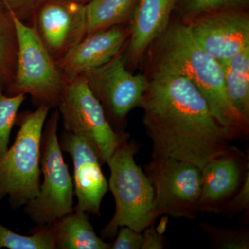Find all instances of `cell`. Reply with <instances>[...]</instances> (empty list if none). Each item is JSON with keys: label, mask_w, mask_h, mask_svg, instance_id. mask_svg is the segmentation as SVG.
I'll list each match as a JSON object with an SVG mask.
<instances>
[{"label": "cell", "mask_w": 249, "mask_h": 249, "mask_svg": "<svg viewBox=\"0 0 249 249\" xmlns=\"http://www.w3.org/2000/svg\"><path fill=\"white\" fill-rule=\"evenodd\" d=\"M129 37L128 24L88 34L70 55L58 64L65 79L82 76L107 63L124 52Z\"/></svg>", "instance_id": "cell-14"}, {"label": "cell", "mask_w": 249, "mask_h": 249, "mask_svg": "<svg viewBox=\"0 0 249 249\" xmlns=\"http://www.w3.org/2000/svg\"><path fill=\"white\" fill-rule=\"evenodd\" d=\"M59 142L62 151L70 154L73 160V186L77 197L73 211L100 217L101 202L109 187L97 152L85 139L65 130Z\"/></svg>", "instance_id": "cell-12"}, {"label": "cell", "mask_w": 249, "mask_h": 249, "mask_svg": "<svg viewBox=\"0 0 249 249\" xmlns=\"http://www.w3.org/2000/svg\"><path fill=\"white\" fill-rule=\"evenodd\" d=\"M56 249H110L96 235L89 220V214L73 212L52 223Z\"/></svg>", "instance_id": "cell-16"}, {"label": "cell", "mask_w": 249, "mask_h": 249, "mask_svg": "<svg viewBox=\"0 0 249 249\" xmlns=\"http://www.w3.org/2000/svg\"><path fill=\"white\" fill-rule=\"evenodd\" d=\"M182 21L199 47L217 61L249 48L247 9L214 10Z\"/></svg>", "instance_id": "cell-11"}, {"label": "cell", "mask_w": 249, "mask_h": 249, "mask_svg": "<svg viewBox=\"0 0 249 249\" xmlns=\"http://www.w3.org/2000/svg\"><path fill=\"white\" fill-rule=\"evenodd\" d=\"M82 76L101 103L112 128L117 132H124L127 114L140 107L148 78L129 71L123 52Z\"/></svg>", "instance_id": "cell-9"}, {"label": "cell", "mask_w": 249, "mask_h": 249, "mask_svg": "<svg viewBox=\"0 0 249 249\" xmlns=\"http://www.w3.org/2000/svg\"><path fill=\"white\" fill-rule=\"evenodd\" d=\"M6 10L31 26L36 10L47 0H2Z\"/></svg>", "instance_id": "cell-24"}, {"label": "cell", "mask_w": 249, "mask_h": 249, "mask_svg": "<svg viewBox=\"0 0 249 249\" xmlns=\"http://www.w3.org/2000/svg\"><path fill=\"white\" fill-rule=\"evenodd\" d=\"M177 0H139L129 22L126 65L137 66L147 49L164 32L170 22Z\"/></svg>", "instance_id": "cell-15"}, {"label": "cell", "mask_w": 249, "mask_h": 249, "mask_svg": "<svg viewBox=\"0 0 249 249\" xmlns=\"http://www.w3.org/2000/svg\"><path fill=\"white\" fill-rule=\"evenodd\" d=\"M154 190L156 217L167 215L193 219L199 211L201 170L172 158H154L147 165Z\"/></svg>", "instance_id": "cell-8"}, {"label": "cell", "mask_w": 249, "mask_h": 249, "mask_svg": "<svg viewBox=\"0 0 249 249\" xmlns=\"http://www.w3.org/2000/svg\"><path fill=\"white\" fill-rule=\"evenodd\" d=\"M18 41L12 16L0 11V91L7 90L14 80L17 65Z\"/></svg>", "instance_id": "cell-19"}, {"label": "cell", "mask_w": 249, "mask_h": 249, "mask_svg": "<svg viewBox=\"0 0 249 249\" xmlns=\"http://www.w3.org/2000/svg\"><path fill=\"white\" fill-rule=\"evenodd\" d=\"M27 96L22 93L9 96L0 91V157L9 149L11 130L17 121L19 107Z\"/></svg>", "instance_id": "cell-22"}, {"label": "cell", "mask_w": 249, "mask_h": 249, "mask_svg": "<svg viewBox=\"0 0 249 249\" xmlns=\"http://www.w3.org/2000/svg\"><path fill=\"white\" fill-rule=\"evenodd\" d=\"M201 229L209 236L214 247L223 249H248L249 235L246 230L222 229L201 224Z\"/></svg>", "instance_id": "cell-23"}, {"label": "cell", "mask_w": 249, "mask_h": 249, "mask_svg": "<svg viewBox=\"0 0 249 249\" xmlns=\"http://www.w3.org/2000/svg\"><path fill=\"white\" fill-rule=\"evenodd\" d=\"M248 158L237 147L229 146L225 152L210 160L201 169L199 211L220 213L243 182L249 171Z\"/></svg>", "instance_id": "cell-13"}, {"label": "cell", "mask_w": 249, "mask_h": 249, "mask_svg": "<svg viewBox=\"0 0 249 249\" xmlns=\"http://www.w3.org/2000/svg\"><path fill=\"white\" fill-rule=\"evenodd\" d=\"M151 46L152 71L176 73L190 80L206 100L228 140L248 134L249 124L228 97L220 62L199 47L182 20L170 22Z\"/></svg>", "instance_id": "cell-2"}, {"label": "cell", "mask_w": 249, "mask_h": 249, "mask_svg": "<svg viewBox=\"0 0 249 249\" xmlns=\"http://www.w3.org/2000/svg\"><path fill=\"white\" fill-rule=\"evenodd\" d=\"M139 0H91L85 4L87 35L128 24Z\"/></svg>", "instance_id": "cell-18"}, {"label": "cell", "mask_w": 249, "mask_h": 249, "mask_svg": "<svg viewBox=\"0 0 249 249\" xmlns=\"http://www.w3.org/2000/svg\"><path fill=\"white\" fill-rule=\"evenodd\" d=\"M71 1H76V2L80 3V4H86L91 0H71Z\"/></svg>", "instance_id": "cell-28"}, {"label": "cell", "mask_w": 249, "mask_h": 249, "mask_svg": "<svg viewBox=\"0 0 249 249\" xmlns=\"http://www.w3.org/2000/svg\"><path fill=\"white\" fill-rule=\"evenodd\" d=\"M142 241V232L121 227L116 234V240L111 244L110 249H140Z\"/></svg>", "instance_id": "cell-26"}, {"label": "cell", "mask_w": 249, "mask_h": 249, "mask_svg": "<svg viewBox=\"0 0 249 249\" xmlns=\"http://www.w3.org/2000/svg\"><path fill=\"white\" fill-rule=\"evenodd\" d=\"M9 12V11H8ZM12 16L18 41L16 73L8 95H30L37 107L56 108L65 78L51 57L34 28Z\"/></svg>", "instance_id": "cell-6"}, {"label": "cell", "mask_w": 249, "mask_h": 249, "mask_svg": "<svg viewBox=\"0 0 249 249\" xmlns=\"http://www.w3.org/2000/svg\"><path fill=\"white\" fill-rule=\"evenodd\" d=\"M249 0H177L174 14L186 20L204 13L224 9H247Z\"/></svg>", "instance_id": "cell-21"}, {"label": "cell", "mask_w": 249, "mask_h": 249, "mask_svg": "<svg viewBox=\"0 0 249 249\" xmlns=\"http://www.w3.org/2000/svg\"><path fill=\"white\" fill-rule=\"evenodd\" d=\"M46 121L40 144V169L43 181L38 195L23 206L37 225L53 223L73 211L74 186L64 160L58 137L60 113L55 108Z\"/></svg>", "instance_id": "cell-5"}, {"label": "cell", "mask_w": 249, "mask_h": 249, "mask_svg": "<svg viewBox=\"0 0 249 249\" xmlns=\"http://www.w3.org/2000/svg\"><path fill=\"white\" fill-rule=\"evenodd\" d=\"M6 11V8H5L4 2L2 0H0V11Z\"/></svg>", "instance_id": "cell-29"}, {"label": "cell", "mask_w": 249, "mask_h": 249, "mask_svg": "<svg viewBox=\"0 0 249 249\" xmlns=\"http://www.w3.org/2000/svg\"><path fill=\"white\" fill-rule=\"evenodd\" d=\"M142 241L141 249H162L164 248V240L155 229L152 223L142 231Z\"/></svg>", "instance_id": "cell-27"}, {"label": "cell", "mask_w": 249, "mask_h": 249, "mask_svg": "<svg viewBox=\"0 0 249 249\" xmlns=\"http://www.w3.org/2000/svg\"><path fill=\"white\" fill-rule=\"evenodd\" d=\"M51 109L42 105L18 116L19 129L14 145L0 157V202L9 196L12 209L23 207L38 195L41 139Z\"/></svg>", "instance_id": "cell-4"}, {"label": "cell", "mask_w": 249, "mask_h": 249, "mask_svg": "<svg viewBox=\"0 0 249 249\" xmlns=\"http://www.w3.org/2000/svg\"><path fill=\"white\" fill-rule=\"evenodd\" d=\"M30 232L20 235L0 224V249H56L52 224L37 225Z\"/></svg>", "instance_id": "cell-20"}, {"label": "cell", "mask_w": 249, "mask_h": 249, "mask_svg": "<svg viewBox=\"0 0 249 249\" xmlns=\"http://www.w3.org/2000/svg\"><path fill=\"white\" fill-rule=\"evenodd\" d=\"M246 174L243 182L235 194L222 206L220 213L228 216L235 215L249 209V173Z\"/></svg>", "instance_id": "cell-25"}, {"label": "cell", "mask_w": 249, "mask_h": 249, "mask_svg": "<svg viewBox=\"0 0 249 249\" xmlns=\"http://www.w3.org/2000/svg\"><path fill=\"white\" fill-rule=\"evenodd\" d=\"M31 26L54 61L60 63L87 36L85 4L47 0L36 10Z\"/></svg>", "instance_id": "cell-10"}, {"label": "cell", "mask_w": 249, "mask_h": 249, "mask_svg": "<svg viewBox=\"0 0 249 249\" xmlns=\"http://www.w3.org/2000/svg\"><path fill=\"white\" fill-rule=\"evenodd\" d=\"M56 108L64 129L89 142L102 164L107 163L121 142L129 136L112 128L101 103L83 76L65 79Z\"/></svg>", "instance_id": "cell-7"}, {"label": "cell", "mask_w": 249, "mask_h": 249, "mask_svg": "<svg viewBox=\"0 0 249 249\" xmlns=\"http://www.w3.org/2000/svg\"><path fill=\"white\" fill-rule=\"evenodd\" d=\"M228 97L246 124L249 123V48L219 62Z\"/></svg>", "instance_id": "cell-17"}, {"label": "cell", "mask_w": 249, "mask_h": 249, "mask_svg": "<svg viewBox=\"0 0 249 249\" xmlns=\"http://www.w3.org/2000/svg\"><path fill=\"white\" fill-rule=\"evenodd\" d=\"M138 148L129 136L121 142L107 161L111 172L108 187L115 199L116 210L101 232L103 238H114L121 227L142 232L157 218L153 188L146 174L134 160Z\"/></svg>", "instance_id": "cell-3"}, {"label": "cell", "mask_w": 249, "mask_h": 249, "mask_svg": "<svg viewBox=\"0 0 249 249\" xmlns=\"http://www.w3.org/2000/svg\"><path fill=\"white\" fill-rule=\"evenodd\" d=\"M140 107L152 159H175L201 170L230 146L205 98L181 75L152 71Z\"/></svg>", "instance_id": "cell-1"}]
</instances>
